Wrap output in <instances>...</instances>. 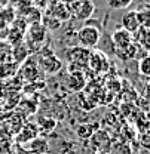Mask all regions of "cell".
<instances>
[{"mask_svg": "<svg viewBox=\"0 0 150 154\" xmlns=\"http://www.w3.org/2000/svg\"><path fill=\"white\" fill-rule=\"evenodd\" d=\"M146 80H147V86H149V88H150V77H147Z\"/></svg>", "mask_w": 150, "mask_h": 154, "instance_id": "4316f807", "label": "cell"}, {"mask_svg": "<svg viewBox=\"0 0 150 154\" xmlns=\"http://www.w3.org/2000/svg\"><path fill=\"white\" fill-rule=\"evenodd\" d=\"M122 28L129 31L131 34H134L138 28H140V22L137 18V12L135 11H126L123 15H122Z\"/></svg>", "mask_w": 150, "mask_h": 154, "instance_id": "ba28073f", "label": "cell"}, {"mask_svg": "<svg viewBox=\"0 0 150 154\" xmlns=\"http://www.w3.org/2000/svg\"><path fill=\"white\" fill-rule=\"evenodd\" d=\"M135 12H137V18H138V22H140V27L150 28V6L149 5L141 6Z\"/></svg>", "mask_w": 150, "mask_h": 154, "instance_id": "e0dca14e", "label": "cell"}, {"mask_svg": "<svg viewBox=\"0 0 150 154\" xmlns=\"http://www.w3.org/2000/svg\"><path fill=\"white\" fill-rule=\"evenodd\" d=\"M132 0H109V5L113 9H123V8H128Z\"/></svg>", "mask_w": 150, "mask_h": 154, "instance_id": "603a6c76", "label": "cell"}, {"mask_svg": "<svg viewBox=\"0 0 150 154\" xmlns=\"http://www.w3.org/2000/svg\"><path fill=\"white\" fill-rule=\"evenodd\" d=\"M52 17L55 19H58L59 22L65 21V19L70 17V11H69V6H65L64 3H56L52 9Z\"/></svg>", "mask_w": 150, "mask_h": 154, "instance_id": "d6986e66", "label": "cell"}, {"mask_svg": "<svg viewBox=\"0 0 150 154\" xmlns=\"http://www.w3.org/2000/svg\"><path fill=\"white\" fill-rule=\"evenodd\" d=\"M101 40V30L97 27V25H91V24H86L83 25L79 31H77V42H79V46L85 48V49H94L98 46Z\"/></svg>", "mask_w": 150, "mask_h": 154, "instance_id": "6da1fadb", "label": "cell"}, {"mask_svg": "<svg viewBox=\"0 0 150 154\" xmlns=\"http://www.w3.org/2000/svg\"><path fill=\"white\" fill-rule=\"evenodd\" d=\"M28 48L24 45V43H19L17 46L12 48V61L14 62H22L25 59H28Z\"/></svg>", "mask_w": 150, "mask_h": 154, "instance_id": "5bb4252c", "label": "cell"}, {"mask_svg": "<svg viewBox=\"0 0 150 154\" xmlns=\"http://www.w3.org/2000/svg\"><path fill=\"white\" fill-rule=\"evenodd\" d=\"M114 52H116L117 57L120 58V59H123V61L134 59V58L137 57V52H138V45L132 43L131 46H128V48H125V49H117V51H114Z\"/></svg>", "mask_w": 150, "mask_h": 154, "instance_id": "ac0fdd59", "label": "cell"}, {"mask_svg": "<svg viewBox=\"0 0 150 154\" xmlns=\"http://www.w3.org/2000/svg\"><path fill=\"white\" fill-rule=\"evenodd\" d=\"M146 98H147V99L150 101V88H149V86L146 88Z\"/></svg>", "mask_w": 150, "mask_h": 154, "instance_id": "d4e9b609", "label": "cell"}, {"mask_svg": "<svg viewBox=\"0 0 150 154\" xmlns=\"http://www.w3.org/2000/svg\"><path fill=\"white\" fill-rule=\"evenodd\" d=\"M39 67L45 71V73H58L61 68H62V62L61 59H58L55 55H52L51 52H45L40 55V59H39Z\"/></svg>", "mask_w": 150, "mask_h": 154, "instance_id": "5b68a950", "label": "cell"}, {"mask_svg": "<svg viewBox=\"0 0 150 154\" xmlns=\"http://www.w3.org/2000/svg\"><path fill=\"white\" fill-rule=\"evenodd\" d=\"M95 154H109V153H106V151H97Z\"/></svg>", "mask_w": 150, "mask_h": 154, "instance_id": "484cf974", "label": "cell"}, {"mask_svg": "<svg viewBox=\"0 0 150 154\" xmlns=\"http://www.w3.org/2000/svg\"><path fill=\"white\" fill-rule=\"evenodd\" d=\"M85 83H86V80H85V77L80 71H76V73L73 71L69 77V88L72 91H80L85 86Z\"/></svg>", "mask_w": 150, "mask_h": 154, "instance_id": "2e32d148", "label": "cell"}, {"mask_svg": "<svg viewBox=\"0 0 150 154\" xmlns=\"http://www.w3.org/2000/svg\"><path fill=\"white\" fill-rule=\"evenodd\" d=\"M28 150H30V153H34V154H46L49 151V145H48L46 139L37 136L33 141H30Z\"/></svg>", "mask_w": 150, "mask_h": 154, "instance_id": "7c38bea8", "label": "cell"}, {"mask_svg": "<svg viewBox=\"0 0 150 154\" xmlns=\"http://www.w3.org/2000/svg\"><path fill=\"white\" fill-rule=\"evenodd\" d=\"M27 48L33 49V46H40L48 34V28L45 24L36 22V24H30L27 28Z\"/></svg>", "mask_w": 150, "mask_h": 154, "instance_id": "7a4b0ae2", "label": "cell"}, {"mask_svg": "<svg viewBox=\"0 0 150 154\" xmlns=\"http://www.w3.org/2000/svg\"><path fill=\"white\" fill-rule=\"evenodd\" d=\"M18 70V64L14 61H8V62H2L0 64V80L9 79V77L15 76Z\"/></svg>", "mask_w": 150, "mask_h": 154, "instance_id": "4fadbf2b", "label": "cell"}, {"mask_svg": "<svg viewBox=\"0 0 150 154\" xmlns=\"http://www.w3.org/2000/svg\"><path fill=\"white\" fill-rule=\"evenodd\" d=\"M138 73H140L141 76H144L146 79L150 77V55L141 58V59L138 61Z\"/></svg>", "mask_w": 150, "mask_h": 154, "instance_id": "7402d4cb", "label": "cell"}, {"mask_svg": "<svg viewBox=\"0 0 150 154\" xmlns=\"http://www.w3.org/2000/svg\"><path fill=\"white\" fill-rule=\"evenodd\" d=\"M21 71H22V73H21L22 76H27L25 79H27L28 82H33V80H36L39 77L37 71H40V67L33 61V58H30V59L24 64V67L21 68Z\"/></svg>", "mask_w": 150, "mask_h": 154, "instance_id": "8fae6325", "label": "cell"}, {"mask_svg": "<svg viewBox=\"0 0 150 154\" xmlns=\"http://www.w3.org/2000/svg\"><path fill=\"white\" fill-rule=\"evenodd\" d=\"M132 37H134V43H135V45L141 46V48L146 49V51H150V28L140 27V28L132 34Z\"/></svg>", "mask_w": 150, "mask_h": 154, "instance_id": "9c48e42d", "label": "cell"}, {"mask_svg": "<svg viewBox=\"0 0 150 154\" xmlns=\"http://www.w3.org/2000/svg\"><path fill=\"white\" fill-rule=\"evenodd\" d=\"M70 14H73L77 19L86 21L95 12V5L92 0H73V6L69 8Z\"/></svg>", "mask_w": 150, "mask_h": 154, "instance_id": "3957f363", "label": "cell"}, {"mask_svg": "<svg viewBox=\"0 0 150 154\" xmlns=\"http://www.w3.org/2000/svg\"><path fill=\"white\" fill-rule=\"evenodd\" d=\"M11 2H19V0H11Z\"/></svg>", "mask_w": 150, "mask_h": 154, "instance_id": "83f0119b", "label": "cell"}, {"mask_svg": "<svg viewBox=\"0 0 150 154\" xmlns=\"http://www.w3.org/2000/svg\"><path fill=\"white\" fill-rule=\"evenodd\" d=\"M12 61V46L9 43L0 42V64Z\"/></svg>", "mask_w": 150, "mask_h": 154, "instance_id": "44dd1931", "label": "cell"}, {"mask_svg": "<svg viewBox=\"0 0 150 154\" xmlns=\"http://www.w3.org/2000/svg\"><path fill=\"white\" fill-rule=\"evenodd\" d=\"M109 154H134V153H132V147L129 145V142L116 141V142H112Z\"/></svg>", "mask_w": 150, "mask_h": 154, "instance_id": "9a60e30c", "label": "cell"}, {"mask_svg": "<svg viewBox=\"0 0 150 154\" xmlns=\"http://www.w3.org/2000/svg\"><path fill=\"white\" fill-rule=\"evenodd\" d=\"M95 131H97V126L89 125V123H85V125L77 126L76 134H77V136H79L80 139H91V136L94 135Z\"/></svg>", "mask_w": 150, "mask_h": 154, "instance_id": "ffe728a7", "label": "cell"}, {"mask_svg": "<svg viewBox=\"0 0 150 154\" xmlns=\"http://www.w3.org/2000/svg\"><path fill=\"white\" fill-rule=\"evenodd\" d=\"M88 67H91L95 73H106L109 70L110 64H109L107 57L103 52H94V54H91Z\"/></svg>", "mask_w": 150, "mask_h": 154, "instance_id": "52a82bcc", "label": "cell"}, {"mask_svg": "<svg viewBox=\"0 0 150 154\" xmlns=\"http://www.w3.org/2000/svg\"><path fill=\"white\" fill-rule=\"evenodd\" d=\"M112 43H113V46H114V51L125 49V48L131 46L132 43H134V37H132V34L129 31H126V30H123L120 27V28L114 30L112 33Z\"/></svg>", "mask_w": 150, "mask_h": 154, "instance_id": "8992f818", "label": "cell"}, {"mask_svg": "<svg viewBox=\"0 0 150 154\" xmlns=\"http://www.w3.org/2000/svg\"><path fill=\"white\" fill-rule=\"evenodd\" d=\"M37 128L34 126V125H25L21 131H19V134L17 135V141H18V144H24V142H30V141H33L34 138H37Z\"/></svg>", "mask_w": 150, "mask_h": 154, "instance_id": "30bf717a", "label": "cell"}, {"mask_svg": "<svg viewBox=\"0 0 150 154\" xmlns=\"http://www.w3.org/2000/svg\"><path fill=\"white\" fill-rule=\"evenodd\" d=\"M138 141H140V145H141L144 150L150 151V134H147V132L141 134L140 138H138Z\"/></svg>", "mask_w": 150, "mask_h": 154, "instance_id": "cb8c5ba5", "label": "cell"}, {"mask_svg": "<svg viewBox=\"0 0 150 154\" xmlns=\"http://www.w3.org/2000/svg\"><path fill=\"white\" fill-rule=\"evenodd\" d=\"M67 57L72 64H75L76 68H85L88 67L89 58H91V51L85 49L82 46H75L67 52Z\"/></svg>", "mask_w": 150, "mask_h": 154, "instance_id": "277c9868", "label": "cell"}]
</instances>
